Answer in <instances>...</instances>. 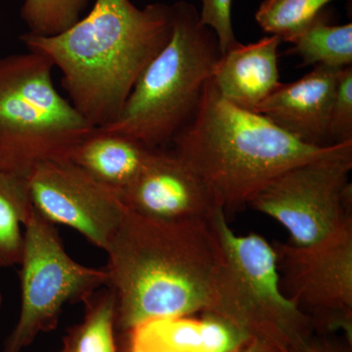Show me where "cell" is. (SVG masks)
I'll use <instances>...</instances> for the list:
<instances>
[{
    "mask_svg": "<svg viewBox=\"0 0 352 352\" xmlns=\"http://www.w3.org/2000/svg\"><path fill=\"white\" fill-rule=\"evenodd\" d=\"M104 252L118 330L210 311L223 265L210 221H166L126 208Z\"/></svg>",
    "mask_w": 352,
    "mask_h": 352,
    "instance_id": "obj_1",
    "label": "cell"
},
{
    "mask_svg": "<svg viewBox=\"0 0 352 352\" xmlns=\"http://www.w3.org/2000/svg\"><path fill=\"white\" fill-rule=\"evenodd\" d=\"M173 25L168 4L138 8L131 0H95L67 31L27 32L20 41L60 69L69 101L99 129L118 119L139 76L170 41Z\"/></svg>",
    "mask_w": 352,
    "mask_h": 352,
    "instance_id": "obj_2",
    "label": "cell"
},
{
    "mask_svg": "<svg viewBox=\"0 0 352 352\" xmlns=\"http://www.w3.org/2000/svg\"><path fill=\"white\" fill-rule=\"evenodd\" d=\"M171 144L226 214L249 206L283 171L342 145L302 143L261 113L226 101L212 80L206 85L195 115Z\"/></svg>",
    "mask_w": 352,
    "mask_h": 352,
    "instance_id": "obj_3",
    "label": "cell"
},
{
    "mask_svg": "<svg viewBox=\"0 0 352 352\" xmlns=\"http://www.w3.org/2000/svg\"><path fill=\"white\" fill-rule=\"evenodd\" d=\"M170 41L143 69L118 119L99 127L163 149L194 117L221 56L214 32L193 4H173Z\"/></svg>",
    "mask_w": 352,
    "mask_h": 352,
    "instance_id": "obj_4",
    "label": "cell"
},
{
    "mask_svg": "<svg viewBox=\"0 0 352 352\" xmlns=\"http://www.w3.org/2000/svg\"><path fill=\"white\" fill-rule=\"evenodd\" d=\"M52 63L28 50L0 59V173L27 178L67 159L94 131L53 82Z\"/></svg>",
    "mask_w": 352,
    "mask_h": 352,
    "instance_id": "obj_5",
    "label": "cell"
},
{
    "mask_svg": "<svg viewBox=\"0 0 352 352\" xmlns=\"http://www.w3.org/2000/svg\"><path fill=\"white\" fill-rule=\"evenodd\" d=\"M210 222L221 245L223 265L214 302L205 314L278 352L305 344L316 331L309 317L282 292L274 245L258 234L234 232L223 210Z\"/></svg>",
    "mask_w": 352,
    "mask_h": 352,
    "instance_id": "obj_6",
    "label": "cell"
},
{
    "mask_svg": "<svg viewBox=\"0 0 352 352\" xmlns=\"http://www.w3.org/2000/svg\"><path fill=\"white\" fill-rule=\"evenodd\" d=\"M21 309L2 352H23L41 333L57 327L65 305L87 302L108 286L106 268L78 263L65 249L56 228L32 210L24 227L19 263Z\"/></svg>",
    "mask_w": 352,
    "mask_h": 352,
    "instance_id": "obj_7",
    "label": "cell"
},
{
    "mask_svg": "<svg viewBox=\"0 0 352 352\" xmlns=\"http://www.w3.org/2000/svg\"><path fill=\"white\" fill-rule=\"evenodd\" d=\"M352 143L280 173L250 207L288 231L292 244H316L352 222Z\"/></svg>",
    "mask_w": 352,
    "mask_h": 352,
    "instance_id": "obj_8",
    "label": "cell"
},
{
    "mask_svg": "<svg viewBox=\"0 0 352 352\" xmlns=\"http://www.w3.org/2000/svg\"><path fill=\"white\" fill-rule=\"evenodd\" d=\"M280 286L316 333L352 340V222L316 244L276 243Z\"/></svg>",
    "mask_w": 352,
    "mask_h": 352,
    "instance_id": "obj_9",
    "label": "cell"
},
{
    "mask_svg": "<svg viewBox=\"0 0 352 352\" xmlns=\"http://www.w3.org/2000/svg\"><path fill=\"white\" fill-rule=\"evenodd\" d=\"M25 180L39 215L74 229L105 251L126 210L117 192L68 159L39 164Z\"/></svg>",
    "mask_w": 352,
    "mask_h": 352,
    "instance_id": "obj_10",
    "label": "cell"
},
{
    "mask_svg": "<svg viewBox=\"0 0 352 352\" xmlns=\"http://www.w3.org/2000/svg\"><path fill=\"white\" fill-rule=\"evenodd\" d=\"M119 195L131 212L166 221H210L222 210L195 171L164 148L155 150L144 170Z\"/></svg>",
    "mask_w": 352,
    "mask_h": 352,
    "instance_id": "obj_11",
    "label": "cell"
},
{
    "mask_svg": "<svg viewBox=\"0 0 352 352\" xmlns=\"http://www.w3.org/2000/svg\"><path fill=\"white\" fill-rule=\"evenodd\" d=\"M342 69L314 66L295 82L281 83L254 112L307 145L332 146L329 118Z\"/></svg>",
    "mask_w": 352,
    "mask_h": 352,
    "instance_id": "obj_12",
    "label": "cell"
},
{
    "mask_svg": "<svg viewBox=\"0 0 352 352\" xmlns=\"http://www.w3.org/2000/svg\"><path fill=\"white\" fill-rule=\"evenodd\" d=\"M281 39L265 36L237 45L221 54L212 80L220 96L233 105L254 112L280 87L278 47Z\"/></svg>",
    "mask_w": 352,
    "mask_h": 352,
    "instance_id": "obj_13",
    "label": "cell"
},
{
    "mask_svg": "<svg viewBox=\"0 0 352 352\" xmlns=\"http://www.w3.org/2000/svg\"><path fill=\"white\" fill-rule=\"evenodd\" d=\"M127 336L129 352H228L254 340L208 314L146 322Z\"/></svg>",
    "mask_w": 352,
    "mask_h": 352,
    "instance_id": "obj_14",
    "label": "cell"
},
{
    "mask_svg": "<svg viewBox=\"0 0 352 352\" xmlns=\"http://www.w3.org/2000/svg\"><path fill=\"white\" fill-rule=\"evenodd\" d=\"M155 150L126 136L95 129L67 159L120 194L144 170Z\"/></svg>",
    "mask_w": 352,
    "mask_h": 352,
    "instance_id": "obj_15",
    "label": "cell"
},
{
    "mask_svg": "<svg viewBox=\"0 0 352 352\" xmlns=\"http://www.w3.org/2000/svg\"><path fill=\"white\" fill-rule=\"evenodd\" d=\"M291 43L302 66L344 69L352 64V24L331 25L323 11Z\"/></svg>",
    "mask_w": 352,
    "mask_h": 352,
    "instance_id": "obj_16",
    "label": "cell"
},
{
    "mask_svg": "<svg viewBox=\"0 0 352 352\" xmlns=\"http://www.w3.org/2000/svg\"><path fill=\"white\" fill-rule=\"evenodd\" d=\"M32 210L27 180L0 173V268L19 265L25 223Z\"/></svg>",
    "mask_w": 352,
    "mask_h": 352,
    "instance_id": "obj_17",
    "label": "cell"
},
{
    "mask_svg": "<svg viewBox=\"0 0 352 352\" xmlns=\"http://www.w3.org/2000/svg\"><path fill=\"white\" fill-rule=\"evenodd\" d=\"M82 323L65 340V351L72 352H118L116 344L115 294L109 288L100 296L88 298Z\"/></svg>",
    "mask_w": 352,
    "mask_h": 352,
    "instance_id": "obj_18",
    "label": "cell"
},
{
    "mask_svg": "<svg viewBox=\"0 0 352 352\" xmlns=\"http://www.w3.org/2000/svg\"><path fill=\"white\" fill-rule=\"evenodd\" d=\"M331 1L333 0H264L256 20L270 36L292 43Z\"/></svg>",
    "mask_w": 352,
    "mask_h": 352,
    "instance_id": "obj_19",
    "label": "cell"
},
{
    "mask_svg": "<svg viewBox=\"0 0 352 352\" xmlns=\"http://www.w3.org/2000/svg\"><path fill=\"white\" fill-rule=\"evenodd\" d=\"M87 4L88 0H25L21 17L32 36H53L75 25Z\"/></svg>",
    "mask_w": 352,
    "mask_h": 352,
    "instance_id": "obj_20",
    "label": "cell"
},
{
    "mask_svg": "<svg viewBox=\"0 0 352 352\" xmlns=\"http://www.w3.org/2000/svg\"><path fill=\"white\" fill-rule=\"evenodd\" d=\"M330 144L352 143V68L342 69L329 118Z\"/></svg>",
    "mask_w": 352,
    "mask_h": 352,
    "instance_id": "obj_21",
    "label": "cell"
},
{
    "mask_svg": "<svg viewBox=\"0 0 352 352\" xmlns=\"http://www.w3.org/2000/svg\"><path fill=\"white\" fill-rule=\"evenodd\" d=\"M231 9L232 0H201L199 12L201 24L214 32L221 54L239 43L233 31Z\"/></svg>",
    "mask_w": 352,
    "mask_h": 352,
    "instance_id": "obj_22",
    "label": "cell"
},
{
    "mask_svg": "<svg viewBox=\"0 0 352 352\" xmlns=\"http://www.w3.org/2000/svg\"><path fill=\"white\" fill-rule=\"evenodd\" d=\"M288 352H352V340L337 333H315L305 344Z\"/></svg>",
    "mask_w": 352,
    "mask_h": 352,
    "instance_id": "obj_23",
    "label": "cell"
},
{
    "mask_svg": "<svg viewBox=\"0 0 352 352\" xmlns=\"http://www.w3.org/2000/svg\"><path fill=\"white\" fill-rule=\"evenodd\" d=\"M228 352H278L276 349H273L263 342L258 340H250L242 346L237 347Z\"/></svg>",
    "mask_w": 352,
    "mask_h": 352,
    "instance_id": "obj_24",
    "label": "cell"
},
{
    "mask_svg": "<svg viewBox=\"0 0 352 352\" xmlns=\"http://www.w3.org/2000/svg\"><path fill=\"white\" fill-rule=\"evenodd\" d=\"M2 305H3V296H2L1 292H0V308H1Z\"/></svg>",
    "mask_w": 352,
    "mask_h": 352,
    "instance_id": "obj_25",
    "label": "cell"
},
{
    "mask_svg": "<svg viewBox=\"0 0 352 352\" xmlns=\"http://www.w3.org/2000/svg\"><path fill=\"white\" fill-rule=\"evenodd\" d=\"M63 352H72V351H65V349H64V351H63Z\"/></svg>",
    "mask_w": 352,
    "mask_h": 352,
    "instance_id": "obj_26",
    "label": "cell"
},
{
    "mask_svg": "<svg viewBox=\"0 0 352 352\" xmlns=\"http://www.w3.org/2000/svg\"><path fill=\"white\" fill-rule=\"evenodd\" d=\"M126 352H129V351H126Z\"/></svg>",
    "mask_w": 352,
    "mask_h": 352,
    "instance_id": "obj_27",
    "label": "cell"
}]
</instances>
